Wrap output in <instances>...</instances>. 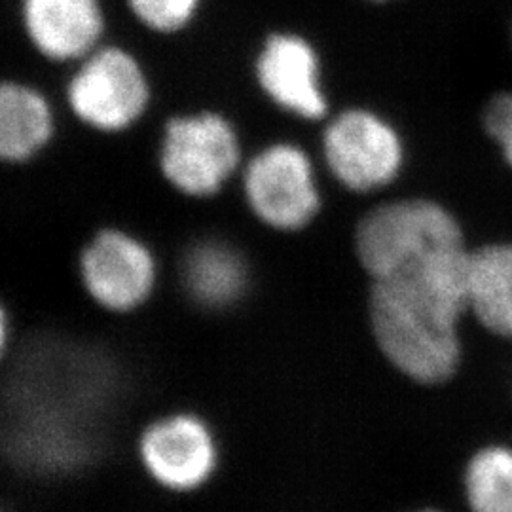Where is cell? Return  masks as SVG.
Segmentation results:
<instances>
[{
  "mask_svg": "<svg viewBox=\"0 0 512 512\" xmlns=\"http://www.w3.org/2000/svg\"><path fill=\"white\" fill-rule=\"evenodd\" d=\"M353 253L370 279H384L440 251L467 247L458 217L427 196H378L351 230Z\"/></svg>",
  "mask_w": 512,
  "mask_h": 512,
  "instance_id": "3957f363",
  "label": "cell"
},
{
  "mask_svg": "<svg viewBox=\"0 0 512 512\" xmlns=\"http://www.w3.org/2000/svg\"><path fill=\"white\" fill-rule=\"evenodd\" d=\"M482 124L512 169V90L501 92L488 101Z\"/></svg>",
  "mask_w": 512,
  "mask_h": 512,
  "instance_id": "9a60e30c",
  "label": "cell"
},
{
  "mask_svg": "<svg viewBox=\"0 0 512 512\" xmlns=\"http://www.w3.org/2000/svg\"><path fill=\"white\" fill-rule=\"evenodd\" d=\"M245 160L238 126L219 110L171 114L160 128L158 171L184 198H217L238 181Z\"/></svg>",
  "mask_w": 512,
  "mask_h": 512,
  "instance_id": "5b68a950",
  "label": "cell"
},
{
  "mask_svg": "<svg viewBox=\"0 0 512 512\" xmlns=\"http://www.w3.org/2000/svg\"><path fill=\"white\" fill-rule=\"evenodd\" d=\"M361 2L372 4V6H384V4H391V2H395V0H361Z\"/></svg>",
  "mask_w": 512,
  "mask_h": 512,
  "instance_id": "e0dca14e",
  "label": "cell"
},
{
  "mask_svg": "<svg viewBox=\"0 0 512 512\" xmlns=\"http://www.w3.org/2000/svg\"><path fill=\"white\" fill-rule=\"evenodd\" d=\"M236 183L253 219L279 234L310 228L325 205L317 158L293 139H274L256 148Z\"/></svg>",
  "mask_w": 512,
  "mask_h": 512,
  "instance_id": "8992f818",
  "label": "cell"
},
{
  "mask_svg": "<svg viewBox=\"0 0 512 512\" xmlns=\"http://www.w3.org/2000/svg\"><path fill=\"white\" fill-rule=\"evenodd\" d=\"M59 112L44 88L23 78L0 84V164L33 162L54 143Z\"/></svg>",
  "mask_w": 512,
  "mask_h": 512,
  "instance_id": "8fae6325",
  "label": "cell"
},
{
  "mask_svg": "<svg viewBox=\"0 0 512 512\" xmlns=\"http://www.w3.org/2000/svg\"><path fill=\"white\" fill-rule=\"evenodd\" d=\"M404 512H444L440 511L439 507H433V505H420V507H414V509H410V511Z\"/></svg>",
  "mask_w": 512,
  "mask_h": 512,
  "instance_id": "2e32d148",
  "label": "cell"
},
{
  "mask_svg": "<svg viewBox=\"0 0 512 512\" xmlns=\"http://www.w3.org/2000/svg\"><path fill=\"white\" fill-rule=\"evenodd\" d=\"M129 21L158 42H179L198 31L209 0H122Z\"/></svg>",
  "mask_w": 512,
  "mask_h": 512,
  "instance_id": "5bb4252c",
  "label": "cell"
},
{
  "mask_svg": "<svg viewBox=\"0 0 512 512\" xmlns=\"http://www.w3.org/2000/svg\"><path fill=\"white\" fill-rule=\"evenodd\" d=\"M249 71L260 95L296 122L319 129L332 116L325 52L308 29L275 23L262 31L249 50Z\"/></svg>",
  "mask_w": 512,
  "mask_h": 512,
  "instance_id": "52a82bcc",
  "label": "cell"
},
{
  "mask_svg": "<svg viewBox=\"0 0 512 512\" xmlns=\"http://www.w3.org/2000/svg\"><path fill=\"white\" fill-rule=\"evenodd\" d=\"M31 82L50 93L55 105L80 126L118 135L139 126L154 99V84L143 54L112 37L73 67H42Z\"/></svg>",
  "mask_w": 512,
  "mask_h": 512,
  "instance_id": "7a4b0ae2",
  "label": "cell"
},
{
  "mask_svg": "<svg viewBox=\"0 0 512 512\" xmlns=\"http://www.w3.org/2000/svg\"><path fill=\"white\" fill-rule=\"evenodd\" d=\"M463 495L471 512H512V448L490 444L467 459Z\"/></svg>",
  "mask_w": 512,
  "mask_h": 512,
  "instance_id": "4fadbf2b",
  "label": "cell"
},
{
  "mask_svg": "<svg viewBox=\"0 0 512 512\" xmlns=\"http://www.w3.org/2000/svg\"><path fill=\"white\" fill-rule=\"evenodd\" d=\"M469 311L488 332L512 340V241L471 251Z\"/></svg>",
  "mask_w": 512,
  "mask_h": 512,
  "instance_id": "7c38bea8",
  "label": "cell"
},
{
  "mask_svg": "<svg viewBox=\"0 0 512 512\" xmlns=\"http://www.w3.org/2000/svg\"><path fill=\"white\" fill-rule=\"evenodd\" d=\"M467 247L440 251L368 283L366 325L385 365L416 387H440L463 359L461 321L469 313Z\"/></svg>",
  "mask_w": 512,
  "mask_h": 512,
  "instance_id": "6da1fadb",
  "label": "cell"
},
{
  "mask_svg": "<svg viewBox=\"0 0 512 512\" xmlns=\"http://www.w3.org/2000/svg\"><path fill=\"white\" fill-rule=\"evenodd\" d=\"M16 23L27 52L57 71L112 38L107 0H16Z\"/></svg>",
  "mask_w": 512,
  "mask_h": 512,
  "instance_id": "9c48e42d",
  "label": "cell"
},
{
  "mask_svg": "<svg viewBox=\"0 0 512 512\" xmlns=\"http://www.w3.org/2000/svg\"><path fill=\"white\" fill-rule=\"evenodd\" d=\"M147 475L167 492L192 494L219 471V439L192 410H173L150 421L137 440Z\"/></svg>",
  "mask_w": 512,
  "mask_h": 512,
  "instance_id": "30bf717a",
  "label": "cell"
},
{
  "mask_svg": "<svg viewBox=\"0 0 512 512\" xmlns=\"http://www.w3.org/2000/svg\"><path fill=\"white\" fill-rule=\"evenodd\" d=\"M315 158L321 173L357 198H378L401 181L408 145L380 110L349 105L319 128Z\"/></svg>",
  "mask_w": 512,
  "mask_h": 512,
  "instance_id": "277c9868",
  "label": "cell"
},
{
  "mask_svg": "<svg viewBox=\"0 0 512 512\" xmlns=\"http://www.w3.org/2000/svg\"><path fill=\"white\" fill-rule=\"evenodd\" d=\"M76 275L93 306L110 315H129L152 300L162 266L148 241L126 228L103 226L82 245Z\"/></svg>",
  "mask_w": 512,
  "mask_h": 512,
  "instance_id": "ba28073f",
  "label": "cell"
}]
</instances>
